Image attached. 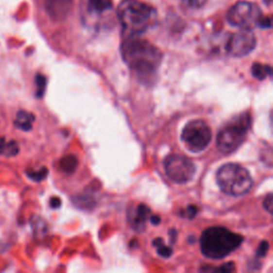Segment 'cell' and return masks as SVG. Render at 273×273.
Masks as SVG:
<instances>
[{"label": "cell", "mask_w": 273, "mask_h": 273, "mask_svg": "<svg viewBox=\"0 0 273 273\" xmlns=\"http://www.w3.org/2000/svg\"><path fill=\"white\" fill-rule=\"evenodd\" d=\"M153 244H154V247L157 249V253L162 256V257H170L173 253L172 249L165 245L161 238H156L154 241H153Z\"/></svg>", "instance_id": "e0dca14e"}, {"label": "cell", "mask_w": 273, "mask_h": 273, "mask_svg": "<svg viewBox=\"0 0 273 273\" xmlns=\"http://www.w3.org/2000/svg\"><path fill=\"white\" fill-rule=\"evenodd\" d=\"M170 242L171 243H174L175 242V239H176V232H175V229H172V231L170 232Z\"/></svg>", "instance_id": "f546056e"}, {"label": "cell", "mask_w": 273, "mask_h": 273, "mask_svg": "<svg viewBox=\"0 0 273 273\" xmlns=\"http://www.w3.org/2000/svg\"><path fill=\"white\" fill-rule=\"evenodd\" d=\"M268 251H269L268 241L260 242L257 251H256V256H257V257H265L267 253H268Z\"/></svg>", "instance_id": "cb8c5ba5"}, {"label": "cell", "mask_w": 273, "mask_h": 273, "mask_svg": "<svg viewBox=\"0 0 273 273\" xmlns=\"http://www.w3.org/2000/svg\"><path fill=\"white\" fill-rule=\"evenodd\" d=\"M151 214L150 207L140 204L128 212V223L136 232H143L146 226V220Z\"/></svg>", "instance_id": "8fae6325"}, {"label": "cell", "mask_w": 273, "mask_h": 273, "mask_svg": "<svg viewBox=\"0 0 273 273\" xmlns=\"http://www.w3.org/2000/svg\"><path fill=\"white\" fill-rule=\"evenodd\" d=\"M165 170L169 179L178 185L190 182L195 175V166L189 158L182 155H170L166 158Z\"/></svg>", "instance_id": "ba28073f"}, {"label": "cell", "mask_w": 273, "mask_h": 273, "mask_svg": "<svg viewBox=\"0 0 273 273\" xmlns=\"http://www.w3.org/2000/svg\"><path fill=\"white\" fill-rule=\"evenodd\" d=\"M207 0H183V4L191 10L202 9L206 4Z\"/></svg>", "instance_id": "7402d4cb"}, {"label": "cell", "mask_w": 273, "mask_h": 273, "mask_svg": "<svg viewBox=\"0 0 273 273\" xmlns=\"http://www.w3.org/2000/svg\"><path fill=\"white\" fill-rule=\"evenodd\" d=\"M19 145L16 141H7L4 138H0V155L5 157H12L17 155Z\"/></svg>", "instance_id": "5bb4252c"}, {"label": "cell", "mask_w": 273, "mask_h": 273, "mask_svg": "<svg viewBox=\"0 0 273 273\" xmlns=\"http://www.w3.org/2000/svg\"><path fill=\"white\" fill-rule=\"evenodd\" d=\"M32 227H34V231L36 236H41V235L45 234L47 231L45 221L42 220L40 217H34L32 219Z\"/></svg>", "instance_id": "ac0fdd59"}, {"label": "cell", "mask_w": 273, "mask_h": 273, "mask_svg": "<svg viewBox=\"0 0 273 273\" xmlns=\"http://www.w3.org/2000/svg\"><path fill=\"white\" fill-rule=\"evenodd\" d=\"M77 159H76L75 156L72 155L62 158L61 161H60V167L67 173H73L76 170V168H77Z\"/></svg>", "instance_id": "2e32d148"}, {"label": "cell", "mask_w": 273, "mask_h": 273, "mask_svg": "<svg viewBox=\"0 0 273 273\" xmlns=\"http://www.w3.org/2000/svg\"><path fill=\"white\" fill-rule=\"evenodd\" d=\"M121 54L127 67L143 83L153 81L162 62L160 49L138 35H128L124 40Z\"/></svg>", "instance_id": "6da1fadb"}, {"label": "cell", "mask_w": 273, "mask_h": 273, "mask_svg": "<svg viewBox=\"0 0 273 273\" xmlns=\"http://www.w3.org/2000/svg\"><path fill=\"white\" fill-rule=\"evenodd\" d=\"M257 26L263 29H270L271 28V18L269 17V16L261 15V17L258 20Z\"/></svg>", "instance_id": "d4e9b609"}, {"label": "cell", "mask_w": 273, "mask_h": 273, "mask_svg": "<svg viewBox=\"0 0 273 273\" xmlns=\"http://www.w3.org/2000/svg\"><path fill=\"white\" fill-rule=\"evenodd\" d=\"M198 207L194 206V205H189L187 208H186L185 211L181 212V216L185 217L186 219H189V220H192L193 218H195V216L198 215Z\"/></svg>", "instance_id": "603a6c76"}, {"label": "cell", "mask_w": 273, "mask_h": 273, "mask_svg": "<svg viewBox=\"0 0 273 273\" xmlns=\"http://www.w3.org/2000/svg\"><path fill=\"white\" fill-rule=\"evenodd\" d=\"M260 17L261 11L258 5L249 1L237 2L227 13L228 23L243 29H252L257 26Z\"/></svg>", "instance_id": "52a82bcc"}, {"label": "cell", "mask_w": 273, "mask_h": 273, "mask_svg": "<svg viewBox=\"0 0 273 273\" xmlns=\"http://www.w3.org/2000/svg\"><path fill=\"white\" fill-rule=\"evenodd\" d=\"M256 46V37L251 29L241 28L231 35L226 44L227 52L233 57H244Z\"/></svg>", "instance_id": "9c48e42d"}, {"label": "cell", "mask_w": 273, "mask_h": 273, "mask_svg": "<svg viewBox=\"0 0 273 273\" xmlns=\"http://www.w3.org/2000/svg\"><path fill=\"white\" fill-rule=\"evenodd\" d=\"M212 139L210 127L202 119H193L186 125L182 140L187 150L192 153H201L205 151Z\"/></svg>", "instance_id": "8992f818"}, {"label": "cell", "mask_w": 273, "mask_h": 273, "mask_svg": "<svg viewBox=\"0 0 273 273\" xmlns=\"http://www.w3.org/2000/svg\"><path fill=\"white\" fill-rule=\"evenodd\" d=\"M251 128L249 112L240 114L231 119L217 136V147L222 154H232L241 145Z\"/></svg>", "instance_id": "5b68a950"}, {"label": "cell", "mask_w": 273, "mask_h": 273, "mask_svg": "<svg viewBox=\"0 0 273 273\" xmlns=\"http://www.w3.org/2000/svg\"><path fill=\"white\" fill-rule=\"evenodd\" d=\"M34 116L32 113L25 110H20L18 111L17 114H16L14 124L17 128L25 130V132H28V130H31L32 126H34Z\"/></svg>", "instance_id": "7c38bea8"}, {"label": "cell", "mask_w": 273, "mask_h": 273, "mask_svg": "<svg viewBox=\"0 0 273 273\" xmlns=\"http://www.w3.org/2000/svg\"><path fill=\"white\" fill-rule=\"evenodd\" d=\"M252 74L256 79L264 80L272 75V69H271L270 65H266V64H261V63H254L252 67Z\"/></svg>", "instance_id": "9a60e30c"}, {"label": "cell", "mask_w": 273, "mask_h": 273, "mask_svg": "<svg viewBox=\"0 0 273 273\" xmlns=\"http://www.w3.org/2000/svg\"><path fill=\"white\" fill-rule=\"evenodd\" d=\"M35 84H36V96L42 97L43 95H44L45 90H46L47 80L45 78V76L42 74H37L35 77Z\"/></svg>", "instance_id": "ffe728a7"}, {"label": "cell", "mask_w": 273, "mask_h": 273, "mask_svg": "<svg viewBox=\"0 0 273 273\" xmlns=\"http://www.w3.org/2000/svg\"><path fill=\"white\" fill-rule=\"evenodd\" d=\"M151 221L153 224H155V225H158L160 223L161 219H160V217L159 216H152L151 217Z\"/></svg>", "instance_id": "f1b7e54d"}, {"label": "cell", "mask_w": 273, "mask_h": 273, "mask_svg": "<svg viewBox=\"0 0 273 273\" xmlns=\"http://www.w3.org/2000/svg\"><path fill=\"white\" fill-rule=\"evenodd\" d=\"M61 206V200L59 198H51V208H59Z\"/></svg>", "instance_id": "83f0119b"}, {"label": "cell", "mask_w": 273, "mask_h": 273, "mask_svg": "<svg viewBox=\"0 0 273 273\" xmlns=\"http://www.w3.org/2000/svg\"><path fill=\"white\" fill-rule=\"evenodd\" d=\"M235 270V265L234 263H227V264H224V265H222L221 267H219V268H217L215 269V271H218V272H226V273H229V272H233Z\"/></svg>", "instance_id": "4316f807"}, {"label": "cell", "mask_w": 273, "mask_h": 273, "mask_svg": "<svg viewBox=\"0 0 273 273\" xmlns=\"http://www.w3.org/2000/svg\"><path fill=\"white\" fill-rule=\"evenodd\" d=\"M118 17L127 36L139 35L154 24L156 10L139 0H123L119 4Z\"/></svg>", "instance_id": "7a4b0ae2"}, {"label": "cell", "mask_w": 273, "mask_h": 273, "mask_svg": "<svg viewBox=\"0 0 273 273\" xmlns=\"http://www.w3.org/2000/svg\"><path fill=\"white\" fill-rule=\"evenodd\" d=\"M217 184L221 191L231 196L247 194L253 186V179L247 169L237 163H226L217 172Z\"/></svg>", "instance_id": "277c9868"}, {"label": "cell", "mask_w": 273, "mask_h": 273, "mask_svg": "<svg viewBox=\"0 0 273 273\" xmlns=\"http://www.w3.org/2000/svg\"><path fill=\"white\" fill-rule=\"evenodd\" d=\"M89 10L93 14H102L112 9V0H89Z\"/></svg>", "instance_id": "4fadbf2b"}, {"label": "cell", "mask_w": 273, "mask_h": 273, "mask_svg": "<svg viewBox=\"0 0 273 273\" xmlns=\"http://www.w3.org/2000/svg\"><path fill=\"white\" fill-rule=\"evenodd\" d=\"M27 175L29 178H31L32 181L34 182H41L43 179H45L46 176L48 175V170L47 168H41L40 170H28L27 171Z\"/></svg>", "instance_id": "d6986e66"}, {"label": "cell", "mask_w": 273, "mask_h": 273, "mask_svg": "<svg viewBox=\"0 0 273 273\" xmlns=\"http://www.w3.org/2000/svg\"><path fill=\"white\" fill-rule=\"evenodd\" d=\"M243 241L242 236L222 226L205 229L201 236V250L206 257L222 259L237 250Z\"/></svg>", "instance_id": "3957f363"}, {"label": "cell", "mask_w": 273, "mask_h": 273, "mask_svg": "<svg viewBox=\"0 0 273 273\" xmlns=\"http://www.w3.org/2000/svg\"><path fill=\"white\" fill-rule=\"evenodd\" d=\"M47 13L53 19H63L72 9L73 0H44Z\"/></svg>", "instance_id": "30bf717a"}, {"label": "cell", "mask_w": 273, "mask_h": 273, "mask_svg": "<svg viewBox=\"0 0 273 273\" xmlns=\"http://www.w3.org/2000/svg\"><path fill=\"white\" fill-rule=\"evenodd\" d=\"M75 203H76V205H78L79 207H81V208L88 209L89 206L93 207V205H94V201H92L90 196L84 195V196H78V198H76Z\"/></svg>", "instance_id": "44dd1931"}, {"label": "cell", "mask_w": 273, "mask_h": 273, "mask_svg": "<svg viewBox=\"0 0 273 273\" xmlns=\"http://www.w3.org/2000/svg\"><path fill=\"white\" fill-rule=\"evenodd\" d=\"M264 208L269 212V214H272L273 212V198L272 194H268V196L265 199L264 201Z\"/></svg>", "instance_id": "484cf974"}]
</instances>
